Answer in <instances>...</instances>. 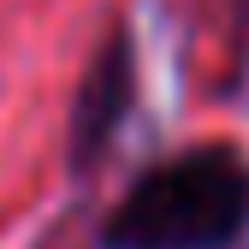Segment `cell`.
<instances>
[{
  "mask_svg": "<svg viewBox=\"0 0 249 249\" xmlns=\"http://www.w3.org/2000/svg\"><path fill=\"white\" fill-rule=\"evenodd\" d=\"M249 213V172L231 154H184L148 172L119 202L107 243L113 249H213Z\"/></svg>",
  "mask_w": 249,
  "mask_h": 249,
  "instance_id": "obj_1",
  "label": "cell"
},
{
  "mask_svg": "<svg viewBox=\"0 0 249 249\" xmlns=\"http://www.w3.org/2000/svg\"><path fill=\"white\" fill-rule=\"evenodd\" d=\"M124 95H131V59H124V42H113L107 59L95 66V77H89L83 107H77V148H101V142H107Z\"/></svg>",
  "mask_w": 249,
  "mask_h": 249,
  "instance_id": "obj_2",
  "label": "cell"
}]
</instances>
